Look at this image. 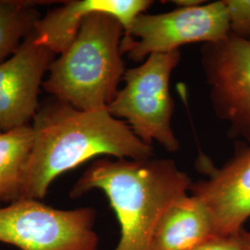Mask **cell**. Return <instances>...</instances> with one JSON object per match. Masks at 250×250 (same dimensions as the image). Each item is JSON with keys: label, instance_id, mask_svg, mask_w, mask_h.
Instances as JSON below:
<instances>
[{"label": "cell", "instance_id": "6da1fadb", "mask_svg": "<svg viewBox=\"0 0 250 250\" xmlns=\"http://www.w3.org/2000/svg\"><path fill=\"white\" fill-rule=\"evenodd\" d=\"M35 144L18 199L41 200L54 180L99 156L146 160L153 147L107 109L80 110L57 100L34 117Z\"/></svg>", "mask_w": 250, "mask_h": 250}, {"label": "cell", "instance_id": "7a4b0ae2", "mask_svg": "<svg viewBox=\"0 0 250 250\" xmlns=\"http://www.w3.org/2000/svg\"><path fill=\"white\" fill-rule=\"evenodd\" d=\"M192 183L172 160L107 158L91 164L73 186L71 197L94 189L104 192L121 229L115 250H149L162 216L188 195Z\"/></svg>", "mask_w": 250, "mask_h": 250}, {"label": "cell", "instance_id": "3957f363", "mask_svg": "<svg viewBox=\"0 0 250 250\" xmlns=\"http://www.w3.org/2000/svg\"><path fill=\"white\" fill-rule=\"evenodd\" d=\"M125 27L107 13L86 16L72 44L50 64L45 89L80 110L107 109L116 98L125 70Z\"/></svg>", "mask_w": 250, "mask_h": 250}, {"label": "cell", "instance_id": "277c9868", "mask_svg": "<svg viewBox=\"0 0 250 250\" xmlns=\"http://www.w3.org/2000/svg\"><path fill=\"white\" fill-rule=\"evenodd\" d=\"M180 59V50L152 54L141 65L126 70L125 86L107 107L144 143L151 146L157 141L170 152L180 148L171 128L174 102L169 89L171 72Z\"/></svg>", "mask_w": 250, "mask_h": 250}, {"label": "cell", "instance_id": "5b68a950", "mask_svg": "<svg viewBox=\"0 0 250 250\" xmlns=\"http://www.w3.org/2000/svg\"><path fill=\"white\" fill-rule=\"evenodd\" d=\"M92 208L58 209L21 198L0 207V243L20 250H99Z\"/></svg>", "mask_w": 250, "mask_h": 250}, {"label": "cell", "instance_id": "8992f818", "mask_svg": "<svg viewBox=\"0 0 250 250\" xmlns=\"http://www.w3.org/2000/svg\"><path fill=\"white\" fill-rule=\"evenodd\" d=\"M229 35L227 9L222 0L160 14L141 13L125 31L121 50L141 62L152 54L179 50L190 43H216Z\"/></svg>", "mask_w": 250, "mask_h": 250}, {"label": "cell", "instance_id": "52a82bcc", "mask_svg": "<svg viewBox=\"0 0 250 250\" xmlns=\"http://www.w3.org/2000/svg\"><path fill=\"white\" fill-rule=\"evenodd\" d=\"M201 66L216 116L230 125V134L250 144V40L229 35L205 44Z\"/></svg>", "mask_w": 250, "mask_h": 250}, {"label": "cell", "instance_id": "ba28073f", "mask_svg": "<svg viewBox=\"0 0 250 250\" xmlns=\"http://www.w3.org/2000/svg\"><path fill=\"white\" fill-rule=\"evenodd\" d=\"M197 167L208 178L192 183L189 192L209 215L214 234L240 232L250 218V144L237 146L221 168L201 154Z\"/></svg>", "mask_w": 250, "mask_h": 250}, {"label": "cell", "instance_id": "9c48e42d", "mask_svg": "<svg viewBox=\"0 0 250 250\" xmlns=\"http://www.w3.org/2000/svg\"><path fill=\"white\" fill-rule=\"evenodd\" d=\"M54 55L36 45L32 33L0 63V132L27 125L36 116L39 88Z\"/></svg>", "mask_w": 250, "mask_h": 250}, {"label": "cell", "instance_id": "30bf717a", "mask_svg": "<svg viewBox=\"0 0 250 250\" xmlns=\"http://www.w3.org/2000/svg\"><path fill=\"white\" fill-rule=\"evenodd\" d=\"M153 4L148 0H72L49 11L36 22L33 32L36 45L54 54L63 53L72 44L84 18L95 12L107 13L118 19L125 32L134 19Z\"/></svg>", "mask_w": 250, "mask_h": 250}, {"label": "cell", "instance_id": "8fae6325", "mask_svg": "<svg viewBox=\"0 0 250 250\" xmlns=\"http://www.w3.org/2000/svg\"><path fill=\"white\" fill-rule=\"evenodd\" d=\"M214 234L205 208L191 195L181 197L162 216L149 250H191Z\"/></svg>", "mask_w": 250, "mask_h": 250}, {"label": "cell", "instance_id": "7c38bea8", "mask_svg": "<svg viewBox=\"0 0 250 250\" xmlns=\"http://www.w3.org/2000/svg\"><path fill=\"white\" fill-rule=\"evenodd\" d=\"M34 144L33 126L22 125L0 132V196L3 202L18 199Z\"/></svg>", "mask_w": 250, "mask_h": 250}, {"label": "cell", "instance_id": "4fadbf2b", "mask_svg": "<svg viewBox=\"0 0 250 250\" xmlns=\"http://www.w3.org/2000/svg\"><path fill=\"white\" fill-rule=\"evenodd\" d=\"M39 19L31 2L0 0V63L15 53Z\"/></svg>", "mask_w": 250, "mask_h": 250}, {"label": "cell", "instance_id": "5bb4252c", "mask_svg": "<svg viewBox=\"0 0 250 250\" xmlns=\"http://www.w3.org/2000/svg\"><path fill=\"white\" fill-rule=\"evenodd\" d=\"M229 19L230 34L250 40V0H224Z\"/></svg>", "mask_w": 250, "mask_h": 250}, {"label": "cell", "instance_id": "9a60e30c", "mask_svg": "<svg viewBox=\"0 0 250 250\" xmlns=\"http://www.w3.org/2000/svg\"><path fill=\"white\" fill-rule=\"evenodd\" d=\"M242 230L232 235L213 234L191 250H249Z\"/></svg>", "mask_w": 250, "mask_h": 250}, {"label": "cell", "instance_id": "2e32d148", "mask_svg": "<svg viewBox=\"0 0 250 250\" xmlns=\"http://www.w3.org/2000/svg\"><path fill=\"white\" fill-rule=\"evenodd\" d=\"M172 3H175L179 8H189V7H195L204 3V1L200 0H176L172 1Z\"/></svg>", "mask_w": 250, "mask_h": 250}, {"label": "cell", "instance_id": "e0dca14e", "mask_svg": "<svg viewBox=\"0 0 250 250\" xmlns=\"http://www.w3.org/2000/svg\"><path fill=\"white\" fill-rule=\"evenodd\" d=\"M242 233H243V236H244V238H245V241L247 243V245H248V248H249V250H250V232H248V231H246V230H242Z\"/></svg>", "mask_w": 250, "mask_h": 250}, {"label": "cell", "instance_id": "ac0fdd59", "mask_svg": "<svg viewBox=\"0 0 250 250\" xmlns=\"http://www.w3.org/2000/svg\"><path fill=\"white\" fill-rule=\"evenodd\" d=\"M2 202H3V201H2V198H1V196H0V204H1Z\"/></svg>", "mask_w": 250, "mask_h": 250}]
</instances>
